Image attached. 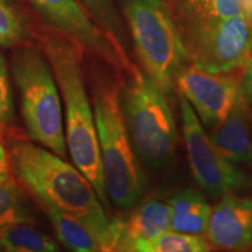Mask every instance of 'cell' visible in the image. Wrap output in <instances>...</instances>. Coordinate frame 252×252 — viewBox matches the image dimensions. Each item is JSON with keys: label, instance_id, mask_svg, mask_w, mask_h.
<instances>
[{"label": "cell", "instance_id": "6da1fadb", "mask_svg": "<svg viewBox=\"0 0 252 252\" xmlns=\"http://www.w3.org/2000/svg\"><path fill=\"white\" fill-rule=\"evenodd\" d=\"M14 179L42 208L81 220L96 238L99 250L108 242L110 220L83 173L55 153L27 139L15 128L4 139Z\"/></svg>", "mask_w": 252, "mask_h": 252}, {"label": "cell", "instance_id": "7a4b0ae2", "mask_svg": "<svg viewBox=\"0 0 252 252\" xmlns=\"http://www.w3.org/2000/svg\"><path fill=\"white\" fill-rule=\"evenodd\" d=\"M40 43L64 105L68 153L74 166L93 185L103 206L108 208L94 109L87 94L82 67V49L74 41L56 32L43 34Z\"/></svg>", "mask_w": 252, "mask_h": 252}, {"label": "cell", "instance_id": "3957f363", "mask_svg": "<svg viewBox=\"0 0 252 252\" xmlns=\"http://www.w3.org/2000/svg\"><path fill=\"white\" fill-rule=\"evenodd\" d=\"M93 109L109 202L121 210H130L143 197L146 176L126 128L117 86L100 87Z\"/></svg>", "mask_w": 252, "mask_h": 252}, {"label": "cell", "instance_id": "277c9868", "mask_svg": "<svg viewBox=\"0 0 252 252\" xmlns=\"http://www.w3.org/2000/svg\"><path fill=\"white\" fill-rule=\"evenodd\" d=\"M12 74L30 140L67 159L62 100L49 62L41 48L20 46L12 55Z\"/></svg>", "mask_w": 252, "mask_h": 252}, {"label": "cell", "instance_id": "5b68a950", "mask_svg": "<svg viewBox=\"0 0 252 252\" xmlns=\"http://www.w3.org/2000/svg\"><path fill=\"white\" fill-rule=\"evenodd\" d=\"M166 94L145 71L132 69L121 94L126 128L139 161L151 171H162L174 161L178 130Z\"/></svg>", "mask_w": 252, "mask_h": 252}, {"label": "cell", "instance_id": "8992f818", "mask_svg": "<svg viewBox=\"0 0 252 252\" xmlns=\"http://www.w3.org/2000/svg\"><path fill=\"white\" fill-rule=\"evenodd\" d=\"M125 21L144 71L166 96L187 55L179 25L163 0H122Z\"/></svg>", "mask_w": 252, "mask_h": 252}, {"label": "cell", "instance_id": "52a82bcc", "mask_svg": "<svg viewBox=\"0 0 252 252\" xmlns=\"http://www.w3.org/2000/svg\"><path fill=\"white\" fill-rule=\"evenodd\" d=\"M188 63L216 74L243 68L252 54V23L247 12L219 20L181 25Z\"/></svg>", "mask_w": 252, "mask_h": 252}, {"label": "cell", "instance_id": "ba28073f", "mask_svg": "<svg viewBox=\"0 0 252 252\" xmlns=\"http://www.w3.org/2000/svg\"><path fill=\"white\" fill-rule=\"evenodd\" d=\"M179 100L182 135L196 184L213 197L248 188L251 185L250 176L220 152L188 100L181 94Z\"/></svg>", "mask_w": 252, "mask_h": 252}, {"label": "cell", "instance_id": "9c48e42d", "mask_svg": "<svg viewBox=\"0 0 252 252\" xmlns=\"http://www.w3.org/2000/svg\"><path fill=\"white\" fill-rule=\"evenodd\" d=\"M40 17L56 33L74 41L117 70H132L125 52L94 21L77 0H30Z\"/></svg>", "mask_w": 252, "mask_h": 252}, {"label": "cell", "instance_id": "30bf717a", "mask_svg": "<svg viewBox=\"0 0 252 252\" xmlns=\"http://www.w3.org/2000/svg\"><path fill=\"white\" fill-rule=\"evenodd\" d=\"M175 88L190 104L204 128L213 130L234 106L241 82L235 76L206 71L189 63L176 76Z\"/></svg>", "mask_w": 252, "mask_h": 252}, {"label": "cell", "instance_id": "8fae6325", "mask_svg": "<svg viewBox=\"0 0 252 252\" xmlns=\"http://www.w3.org/2000/svg\"><path fill=\"white\" fill-rule=\"evenodd\" d=\"M206 236L209 244L222 250H249L252 247V197L223 195L212 208Z\"/></svg>", "mask_w": 252, "mask_h": 252}, {"label": "cell", "instance_id": "7c38bea8", "mask_svg": "<svg viewBox=\"0 0 252 252\" xmlns=\"http://www.w3.org/2000/svg\"><path fill=\"white\" fill-rule=\"evenodd\" d=\"M171 212L167 203L149 200L125 219L110 220L108 242L102 252H133L134 244L169 230Z\"/></svg>", "mask_w": 252, "mask_h": 252}, {"label": "cell", "instance_id": "4fadbf2b", "mask_svg": "<svg viewBox=\"0 0 252 252\" xmlns=\"http://www.w3.org/2000/svg\"><path fill=\"white\" fill-rule=\"evenodd\" d=\"M252 111L248 97L239 90L236 102L224 121L214 127L210 138L220 152L235 165L251 161Z\"/></svg>", "mask_w": 252, "mask_h": 252}, {"label": "cell", "instance_id": "5bb4252c", "mask_svg": "<svg viewBox=\"0 0 252 252\" xmlns=\"http://www.w3.org/2000/svg\"><path fill=\"white\" fill-rule=\"evenodd\" d=\"M167 204L171 212L169 230L187 235H206L212 207L202 194L194 189H184L173 195Z\"/></svg>", "mask_w": 252, "mask_h": 252}, {"label": "cell", "instance_id": "9a60e30c", "mask_svg": "<svg viewBox=\"0 0 252 252\" xmlns=\"http://www.w3.org/2000/svg\"><path fill=\"white\" fill-rule=\"evenodd\" d=\"M0 252H61L50 236L30 223L0 228Z\"/></svg>", "mask_w": 252, "mask_h": 252}, {"label": "cell", "instance_id": "2e32d148", "mask_svg": "<svg viewBox=\"0 0 252 252\" xmlns=\"http://www.w3.org/2000/svg\"><path fill=\"white\" fill-rule=\"evenodd\" d=\"M43 209L63 247L70 252H100L96 238L81 220L50 208Z\"/></svg>", "mask_w": 252, "mask_h": 252}, {"label": "cell", "instance_id": "e0dca14e", "mask_svg": "<svg viewBox=\"0 0 252 252\" xmlns=\"http://www.w3.org/2000/svg\"><path fill=\"white\" fill-rule=\"evenodd\" d=\"M181 25L219 20L245 12L244 0H178Z\"/></svg>", "mask_w": 252, "mask_h": 252}, {"label": "cell", "instance_id": "ac0fdd59", "mask_svg": "<svg viewBox=\"0 0 252 252\" xmlns=\"http://www.w3.org/2000/svg\"><path fill=\"white\" fill-rule=\"evenodd\" d=\"M209 243L201 236L166 230L151 239L134 244L133 252H208Z\"/></svg>", "mask_w": 252, "mask_h": 252}, {"label": "cell", "instance_id": "d6986e66", "mask_svg": "<svg viewBox=\"0 0 252 252\" xmlns=\"http://www.w3.org/2000/svg\"><path fill=\"white\" fill-rule=\"evenodd\" d=\"M94 21L124 52V26L112 0H77Z\"/></svg>", "mask_w": 252, "mask_h": 252}, {"label": "cell", "instance_id": "ffe728a7", "mask_svg": "<svg viewBox=\"0 0 252 252\" xmlns=\"http://www.w3.org/2000/svg\"><path fill=\"white\" fill-rule=\"evenodd\" d=\"M34 216L15 182H0V228L17 223H34Z\"/></svg>", "mask_w": 252, "mask_h": 252}, {"label": "cell", "instance_id": "44dd1931", "mask_svg": "<svg viewBox=\"0 0 252 252\" xmlns=\"http://www.w3.org/2000/svg\"><path fill=\"white\" fill-rule=\"evenodd\" d=\"M15 110L9 80L7 62L0 52V139H4L15 130Z\"/></svg>", "mask_w": 252, "mask_h": 252}, {"label": "cell", "instance_id": "7402d4cb", "mask_svg": "<svg viewBox=\"0 0 252 252\" xmlns=\"http://www.w3.org/2000/svg\"><path fill=\"white\" fill-rule=\"evenodd\" d=\"M25 36L20 15L8 0H0V46H14Z\"/></svg>", "mask_w": 252, "mask_h": 252}, {"label": "cell", "instance_id": "603a6c76", "mask_svg": "<svg viewBox=\"0 0 252 252\" xmlns=\"http://www.w3.org/2000/svg\"><path fill=\"white\" fill-rule=\"evenodd\" d=\"M0 182L1 184L15 182L14 175L11 169V163H9L7 150L1 139H0Z\"/></svg>", "mask_w": 252, "mask_h": 252}, {"label": "cell", "instance_id": "cb8c5ba5", "mask_svg": "<svg viewBox=\"0 0 252 252\" xmlns=\"http://www.w3.org/2000/svg\"><path fill=\"white\" fill-rule=\"evenodd\" d=\"M241 90L243 91L249 100H252V54L244 65L243 78L241 81Z\"/></svg>", "mask_w": 252, "mask_h": 252}, {"label": "cell", "instance_id": "d4e9b609", "mask_svg": "<svg viewBox=\"0 0 252 252\" xmlns=\"http://www.w3.org/2000/svg\"><path fill=\"white\" fill-rule=\"evenodd\" d=\"M251 143H252V131H251ZM250 165L252 166V153H251V161H250Z\"/></svg>", "mask_w": 252, "mask_h": 252}, {"label": "cell", "instance_id": "484cf974", "mask_svg": "<svg viewBox=\"0 0 252 252\" xmlns=\"http://www.w3.org/2000/svg\"><path fill=\"white\" fill-rule=\"evenodd\" d=\"M251 23H252V17H251Z\"/></svg>", "mask_w": 252, "mask_h": 252}]
</instances>
